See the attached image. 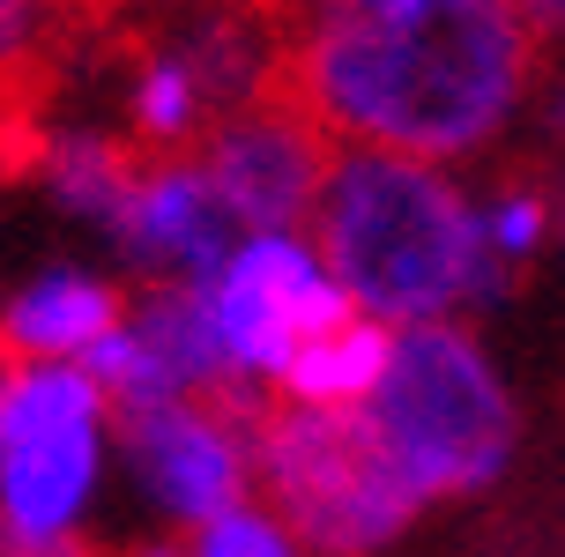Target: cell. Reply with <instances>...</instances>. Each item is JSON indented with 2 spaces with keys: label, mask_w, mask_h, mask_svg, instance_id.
I'll return each mask as SVG.
<instances>
[{
  "label": "cell",
  "mask_w": 565,
  "mask_h": 557,
  "mask_svg": "<svg viewBox=\"0 0 565 557\" xmlns=\"http://www.w3.org/2000/svg\"><path fill=\"white\" fill-rule=\"evenodd\" d=\"M254 499L276 505L306 557H380L424 513L358 424V409H298V401L254 417Z\"/></svg>",
  "instance_id": "5"
},
{
  "label": "cell",
  "mask_w": 565,
  "mask_h": 557,
  "mask_svg": "<svg viewBox=\"0 0 565 557\" xmlns=\"http://www.w3.org/2000/svg\"><path fill=\"white\" fill-rule=\"evenodd\" d=\"M141 171V149L127 135H105V127H83V119H67V127H45V135L30 141V179H38V194L53 201L67 223H83V231H113V216L127 208V186H135Z\"/></svg>",
  "instance_id": "13"
},
{
  "label": "cell",
  "mask_w": 565,
  "mask_h": 557,
  "mask_svg": "<svg viewBox=\"0 0 565 557\" xmlns=\"http://www.w3.org/2000/svg\"><path fill=\"white\" fill-rule=\"evenodd\" d=\"M127 290L89 260H45L0 298V357L8 364H89L119 328Z\"/></svg>",
  "instance_id": "12"
},
{
  "label": "cell",
  "mask_w": 565,
  "mask_h": 557,
  "mask_svg": "<svg viewBox=\"0 0 565 557\" xmlns=\"http://www.w3.org/2000/svg\"><path fill=\"white\" fill-rule=\"evenodd\" d=\"M53 30H60V0H0V83H15L53 45Z\"/></svg>",
  "instance_id": "17"
},
{
  "label": "cell",
  "mask_w": 565,
  "mask_h": 557,
  "mask_svg": "<svg viewBox=\"0 0 565 557\" xmlns=\"http://www.w3.org/2000/svg\"><path fill=\"white\" fill-rule=\"evenodd\" d=\"M119 475L135 499L186 535L254 499V417L224 394H186L119 417Z\"/></svg>",
  "instance_id": "8"
},
{
  "label": "cell",
  "mask_w": 565,
  "mask_h": 557,
  "mask_svg": "<svg viewBox=\"0 0 565 557\" xmlns=\"http://www.w3.org/2000/svg\"><path fill=\"white\" fill-rule=\"evenodd\" d=\"M119 475V409L89 364L0 357V557H89Z\"/></svg>",
  "instance_id": "4"
},
{
  "label": "cell",
  "mask_w": 565,
  "mask_h": 557,
  "mask_svg": "<svg viewBox=\"0 0 565 557\" xmlns=\"http://www.w3.org/2000/svg\"><path fill=\"white\" fill-rule=\"evenodd\" d=\"M513 8H521V23H529L536 45H558L565 38V0H513Z\"/></svg>",
  "instance_id": "18"
},
{
  "label": "cell",
  "mask_w": 565,
  "mask_h": 557,
  "mask_svg": "<svg viewBox=\"0 0 565 557\" xmlns=\"http://www.w3.org/2000/svg\"><path fill=\"white\" fill-rule=\"evenodd\" d=\"M89 379L113 394V409H157V401H186V394H224V364L209 342L194 282H141V298H127L119 328L89 350Z\"/></svg>",
  "instance_id": "10"
},
{
  "label": "cell",
  "mask_w": 565,
  "mask_h": 557,
  "mask_svg": "<svg viewBox=\"0 0 565 557\" xmlns=\"http://www.w3.org/2000/svg\"><path fill=\"white\" fill-rule=\"evenodd\" d=\"M387 350H395V328H387V320L342 312L335 328L312 334L306 350L290 357V372L276 379V401H298V409H358V401L380 387Z\"/></svg>",
  "instance_id": "14"
},
{
  "label": "cell",
  "mask_w": 565,
  "mask_h": 557,
  "mask_svg": "<svg viewBox=\"0 0 565 557\" xmlns=\"http://www.w3.org/2000/svg\"><path fill=\"white\" fill-rule=\"evenodd\" d=\"M282 97L335 149L469 164L499 149L536 83L513 0H276Z\"/></svg>",
  "instance_id": "1"
},
{
  "label": "cell",
  "mask_w": 565,
  "mask_h": 557,
  "mask_svg": "<svg viewBox=\"0 0 565 557\" xmlns=\"http://www.w3.org/2000/svg\"><path fill=\"white\" fill-rule=\"evenodd\" d=\"M179 557H306V543L282 528V513L268 499H246L179 535Z\"/></svg>",
  "instance_id": "15"
},
{
  "label": "cell",
  "mask_w": 565,
  "mask_h": 557,
  "mask_svg": "<svg viewBox=\"0 0 565 557\" xmlns=\"http://www.w3.org/2000/svg\"><path fill=\"white\" fill-rule=\"evenodd\" d=\"M194 298H201L231 401L276 394V379L290 372V357L312 334H328L342 312H358L342 298L335 268L320 260L312 231H246V238H231L224 260L209 276H194Z\"/></svg>",
  "instance_id": "7"
},
{
  "label": "cell",
  "mask_w": 565,
  "mask_h": 557,
  "mask_svg": "<svg viewBox=\"0 0 565 557\" xmlns=\"http://www.w3.org/2000/svg\"><path fill=\"white\" fill-rule=\"evenodd\" d=\"M551 223H558V208H551L536 186H499V194L483 201V246H491L499 268H521V260L543 253Z\"/></svg>",
  "instance_id": "16"
},
{
  "label": "cell",
  "mask_w": 565,
  "mask_h": 557,
  "mask_svg": "<svg viewBox=\"0 0 565 557\" xmlns=\"http://www.w3.org/2000/svg\"><path fill=\"white\" fill-rule=\"evenodd\" d=\"M306 231L342 298L387 328L461 320L507 276L483 246V201L454 164L402 149H335Z\"/></svg>",
  "instance_id": "2"
},
{
  "label": "cell",
  "mask_w": 565,
  "mask_h": 557,
  "mask_svg": "<svg viewBox=\"0 0 565 557\" xmlns=\"http://www.w3.org/2000/svg\"><path fill=\"white\" fill-rule=\"evenodd\" d=\"M282 83V30L276 8H231L209 0L186 23L157 30L135 53L127 83H119V119L141 157H179L194 149L216 119L254 105Z\"/></svg>",
  "instance_id": "6"
},
{
  "label": "cell",
  "mask_w": 565,
  "mask_h": 557,
  "mask_svg": "<svg viewBox=\"0 0 565 557\" xmlns=\"http://www.w3.org/2000/svg\"><path fill=\"white\" fill-rule=\"evenodd\" d=\"M194 157L238 231H306L335 141L320 135L282 89H268L254 105H238L231 119H216L194 141Z\"/></svg>",
  "instance_id": "9"
},
{
  "label": "cell",
  "mask_w": 565,
  "mask_h": 557,
  "mask_svg": "<svg viewBox=\"0 0 565 557\" xmlns=\"http://www.w3.org/2000/svg\"><path fill=\"white\" fill-rule=\"evenodd\" d=\"M231 238H246L231 208L216 201L209 171H201L194 149L179 157H141L135 186H127V208L113 216L105 246L119 253V268L141 282H194L209 276L231 253Z\"/></svg>",
  "instance_id": "11"
},
{
  "label": "cell",
  "mask_w": 565,
  "mask_h": 557,
  "mask_svg": "<svg viewBox=\"0 0 565 557\" xmlns=\"http://www.w3.org/2000/svg\"><path fill=\"white\" fill-rule=\"evenodd\" d=\"M119 557H179V535H149V543H127Z\"/></svg>",
  "instance_id": "19"
},
{
  "label": "cell",
  "mask_w": 565,
  "mask_h": 557,
  "mask_svg": "<svg viewBox=\"0 0 565 557\" xmlns=\"http://www.w3.org/2000/svg\"><path fill=\"white\" fill-rule=\"evenodd\" d=\"M558 231H565V208H558Z\"/></svg>",
  "instance_id": "21"
},
{
  "label": "cell",
  "mask_w": 565,
  "mask_h": 557,
  "mask_svg": "<svg viewBox=\"0 0 565 557\" xmlns=\"http://www.w3.org/2000/svg\"><path fill=\"white\" fill-rule=\"evenodd\" d=\"M358 424L372 431V446L387 453V469L409 483L417 505L491 491L513 461V439H521L507 372L461 320L395 328L387 372L358 401Z\"/></svg>",
  "instance_id": "3"
},
{
  "label": "cell",
  "mask_w": 565,
  "mask_h": 557,
  "mask_svg": "<svg viewBox=\"0 0 565 557\" xmlns=\"http://www.w3.org/2000/svg\"><path fill=\"white\" fill-rule=\"evenodd\" d=\"M551 127H558V135H565V83L551 89Z\"/></svg>",
  "instance_id": "20"
}]
</instances>
